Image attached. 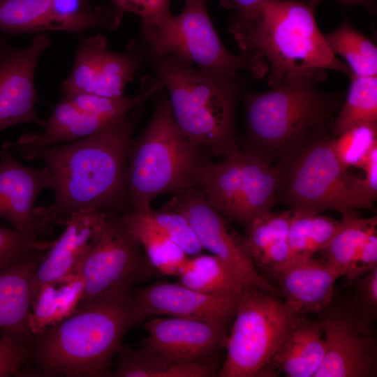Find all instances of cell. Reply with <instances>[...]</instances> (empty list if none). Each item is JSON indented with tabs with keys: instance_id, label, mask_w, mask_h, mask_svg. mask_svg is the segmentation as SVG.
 I'll list each match as a JSON object with an SVG mask.
<instances>
[{
	"instance_id": "7402d4cb",
	"label": "cell",
	"mask_w": 377,
	"mask_h": 377,
	"mask_svg": "<svg viewBox=\"0 0 377 377\" xmlns=\"http://www.w3.org/2000/svg\"><path fill=\"white\" fill-rule=\"evenodd\" d=\"M323 335L318 319L298 318L273 355L270 368L288 377H315L325 355Z\"/></svg>"
},
{
	"instance_id": "d6986e66",
	"label": "cell",
	"mask_w": 377,
	"mask_h": 377,
	"mask_svg": "<svg viewBox=\"0 0 377 377\" xmlns=\"http://www.w3.org/2000/svg\"><path fill=\"white\" fill-rule=\"evenodd\" d=\"M273 276L288 308L306 316L319 313L330 303L334 283L344 272L325 259L311 256L294 259Z\"/></svg>"
},
{
	"instance_id": "4fadbf2b",
	"label": "cell",
	"mask_w": 377,
	"mask_h": 377,
	"mask_svg": "<svg viewBox=\"0 0 377 377\" xmlns=\"http://www.w3.org/2000/svg\"><path fill=\"white\" fill-rule=\"evenodd\" d=\"M325 355L315 377L377 376V343L372 327L355 313L349 302L330 303L319 313Z\"/></svg>"
},
{
	"instance_id": "4316f807",
	"label": "cell",
	"mask_w": 377,
	"mask_h": 377,
	"mask_svg": "<svg viewBox=\"0 0 377 377\" xmlns=\"http://www.w3.org/2000/svg\"><path fill=\"white\" fill-rule=\"evenodd\" d=\"M341 221L312 212L292 213L288 242L293 259L311 257L325 249L339 229Z\"/></svg>"
},
{
	"instance_id": "9c48e42d",
	"label": "cell",
	"mask_w": 377,
	"mask_h": 377,
	"mask_svg": "<svg viewBox=\"0 0 377 377\" xmlns=\"http://www.w3.org/2000/svg\"><path fill=\"white\" fill-rule=\"evenodd\" d=\"M233 316L220 377L263 376L287 332L302 317L279 296L247 286L237 295Z\"/></svg>"
},
{
	"instance_id": "e0dca14e",
	"label": "cell",
	"mask_w": 377,
	"mask_h": 377,
	"mask_svg": "<svg viewBox=\"0 0 377 377\" xmlns=\"http://www.w3.org/2000/svg\"><path fill=\"white\" fill-rule=\"evenodd\" d=\"M133 294L146 318L170 315L223 324L233 317L237 295L204 294L179 283L169 282H156Z\"/></svg>"
},
{
	"instance_id": "8d00e7d4",
	"label": "cell",
	"mask_w": 377,
	"mask_h": 377,
	"mask_svg": "<svg viewBox=\"0 0 377 377\" xmlns=\"http://www.w3.org/2000/svg\"><path fill=\"white\" fill-rule=\"evenodd\" d=\"M52 242L0 226V272L37 251L47 250Z\"/></svg>"
},
{
	"instance_id": "2e32d148",
	"label": "cell",
	"mask_w": 377,
	"mask_h": 377,
	"mask_svg": "<svg viewBox=\"0 0 377 377\" xmlns=\"http://www.w3.org/2000/svg\"><path fill=\"white\" fill-rule=\"evenodd\" d=\"M108 214V212L99 209L73 214L64 232L45 251L34 273L31 282V301L45 286L77 274Z\"/></svg>"
},
{
	"instance_id": "74e56055",
	"label": "cell",
	"mask_w": 377,
	"mask_h": 377,
	"mask_svg": "<svg viewBox=\"0 0 377 377\" xmlns=\"http://www.w3.org/2000/svg\"><path fill=\"white\" fill-rule=\"evenodd\" d=\"M349 303L357 316L372 327L377 318V267L354 280Z\"/></svg>"
},
{
	"instance_id": "ba28073f",
	"label": "cell",
	"mask_w": 377,
	"mask_h": 377,
	"mask_svg": "<svg viewBox=\"0 0 377 377\" xmlns=\"http://www.w3.org/2000/svg\"><path fill=\"white\" fill-rule=\"evenodd\" d=\"M183 10L157 22L142 21L140 43L161 55H175L197 67L238 78L249 71L255 78L268 71L267 61L258 54L229 52L214 29L206 0H185Z\"/></svg>"
},
{
	"instance_id": "277c9868",
	"label": "cell",
	"mask_w": 377,
	"mask_h": 377,
	"mask_svg": "<svg viewBox=\"0 0 377 377\" xmlns=\"http://www.w3.org/2000/svg\"><path fill=\"white\" fill-rule=\"evenodd\" d=\"M135 42L166 89L182 132L212 155L226 158L239 154L235 127V108L242 91L239 79L195 67L177 56L156 54Z\"/></svg>"
},
{
	"instance_id": "484cf974",
	"label": "cell",
	"mask_w": 377,
	"mask_h": 377,
	"mask_svg": "<svg viewBox=\"0 0 377 377\" xmlns=\"http://www.w3.org/2000/svg\"><path fill=\"white\" fill-rule=\"evenodd\" d=\"M83 291V281L77 274L43 288L31 301L29 327L34 334L74 311Z\"/></svg>"
},
{
	"instance_id": "8fae6325",
	"label": "cell",
	"mask_w": 377,
	"mask_h": 377,
	"mask_svg": "<svg viewBox=\"0 0 377 377\" xmlns=\"http://www.w3.org/2000/svg\"><path fill=\"white\" fill-rule=\"evenodd\" d=\"M119 214L108 212L80 266L77 274L83 281V291L77 307L102 295L130 289L134 283L149 280L156 272Z\"/></svg>"
},
{
	"instance_id": "ee69618b",
	"label": "cell",
	"mask_w": 377,
	"mask_h": 377,
	"mask_svg": "<svg viewBox=\"0 0 377 377\" xmlns=\"http://www.w3.org/2000/svg\"><path fill=\"white\" fill-rule=\"evenodd\" d=\"M326 0H306L307 4L313 10L321 2ZM345 5L354 6L361 5L365 7L369 11L374 13L376 11V1L375 0H336Z\"/></svg>"
},
{
	"instance_id": "b9f144b4",
	"label": "cell",
	"mask_w": 377,
	"mask_h": 377,
	"mask_svg": "<svg viewBox=\"0 0 377 377\" xmlns=\"http://www.w3.org/2000/svg\"><path fill=\"white\" fill-rule=\"evenodd\" d=\"M362 168L365 171L362 178L364 190L374 202L377 198V145L369 151Z\"/></svg>"
},
{
	"instance_id": "3957f363",
	"label": "cell",
	"mask_w": 377,
	"mask_h": 377,
	"mask_svg": "<svg viewBox=\"0 0 377 377\" xmlns=\"http://www.w3.org/2000/svg\"><path fill=\"white\" fill-rule=\"evenodd\" d=\"M325 71L295 72L269 91H242L246 131L239 144L240 151L272 164L311 137L331 131L344 98L341 93L320 88L319 84L326 77Z\"/></svg>"
},
{
	"instance_id": "ac0fdd59",
	"label": "cell",
	"mask_w": 377,
	"mask_h": 377,
	"mask_svg": "<svg viewBox=\"0 0 377 377\" xmlns=\"http://www.w3.org/2000/svg\"><path fill=\"white\" fill-rule=\"evenodd\" d=\"M149 337L142 343L177 362H191L214 355L225 346L226 324L172 317L145 323Z\"/></svg>"
},
{
	"instance_id": "60d3db41",
	"label": "cell",
	"mask_w": 377,
	"mask_h": 377,
	"mask_svg": "<svg viewBox=\"0 0 377 377\" xmlns=\"http://www.w3.org/2000/svg\"><path fill=\"white\" fill-rule=\"evenodd\" d=\"M376 267H377V233L374 232L365 241L345 276L350 283H352Z\"/></svg>"
},
{
	"instance_id": "f35d334b",
	"label": "cell",
	"mask_w": 377,
	"mask_h": 377,
	"mask_svg": "<svg viewBox=\"0 0 377 377\" xmlns=\"http://www.w3.org/2000/svg\"><path fill=\"white\" fill-rule=\"evenodd\" d=\"M30 357V348L2 332L0 336V377L20 374Z\"/></svg>"
},
{
	"instance_id": "1f68e13d",
	"label": "cell",
	"mask_w": 377,
	"mask_h": 377,
	"mask_svg": "<svg viewBox=\"0 0 377 377\" xmlns=\"http://www.w3.org/2000/svg\"><path fill=\"white\" fill-rule=\"evenodd\" d=\"M51 6L52 0H0V32L42 33Z\"/></svg>"
},
{
	"instance_id": "83f0119b",
	"label": "cell",
	"mask_w": 377,
	"mask_h": 377,
	"mask_svg": "<svg viewBox=\"0 0 377 377\" xmlns=\"http://www.w3.org/2000/svg\"><path fill=\"white\" fill-rule=\"evenodd\" d=\"M377 218H362L355 211L343 214L339 229L322 250L326 260L340 268L344 276L368 237L376 232Z\"/></svg>"
},
{
	"instance_id": "f546056e",
	"label": "cell",
	"mask_w": 377,
	"mask_h": 377,
	"mask_svg": "<svg viewBox=\"0 0 377 377\" xmlns=\"http://www.w3.org/2000/svg\"><path fill=\"white\" fill-rule=\"evenodd\" d=\"M324 36L333 54L345 59L351 75L377 76L376 45L348 21L345 20L335 31Z\"/></svg>"
},
{
	"instance_id": "f1b7e54d",
	"label": "cell",
	"mask_w": 377,
	"mask_h": 377,
	"mask_svg": "<svg viewBox=\"0 0 377 377\" xmlns=\"http://www.w3.org/2000/svg\"><path fill=\"white\" fill-rule=\"evenodd\" d=\"M349 77L348 94L332 126L333 138L357 124L377 122V76Z\"/></svg>"
},
{
	"instance_id": "9a60e30c",
	"label": "cell",
	"mask_w": 377,
	"mask_h": 377,
	"mask_svg": "<svg viewBox=\"0 0 377 377\" xmlns=\"http://www.w3.org/2000/svg\"><path fill=\"white\" fill-rule=\"evenodd\" d=\"M52 186L46 166L37 169L24 166L3 144L0 149V217L25 235L53 234V228L45 223L48 207L34 206L40 192Z\"/></svg>"
},
{
	"instance_id": "e575fe53",
	"label": "cell",
	"mask_w": 377,
	"mask_h": 377,
	"mask_svg": "<svg viewBox=\"0 0 377 377\" xmlns=\"http://www.w3.org/2000/svg\"><path fill=\"white\" fill-rule=\"evenodd\" d=\"M98 16L87 0H52L51 11L41 31L81 32L94 29Z\"/></svg>"
},
{
	"instance_id": "d4e9b609",
	"label": "cell",
	"mask_w": 377,
	"mask_h": 377,
	"mask_svg": "<svg viewBox=\"0 0 377 377\" xmlns=\"http://www.w3.org/2000/svg\"><path fill=\"white\" fill-rule=\"evenodd\" d=\"M177 276L180 284L208 295H235L244 287L230 267L212 254L188 256Z\"/></svg>"
},
{
	"instance_id": "8992f818",
	"label": "cell",
	"mask_w": 377,
	"mask_h": 377,
	"mask_svg": "<svg viewBox=\"0 0 377 377\" xmlns=\"http://www.w3.org/2000/svg\"><path fill=\"white\" fill-rule=\"evenodd\" d=\"M229 31L243 52L267 60L271 87L287 75L305 70H332L351 75L346 64L330 49L313 9L306 2L267 0L249 16L232 17Z\"/></svg>"
},
{
	"instance_id": "4dcf8cb0",
	"label": "cell",
	"mask_w": 377,
	"mask_h": 377,
	"mask_svg": "<svg viewBox=\"0 0 377 377\" xmlns=\"http://www.w3.org/2000/svg\"><path fill=\"white\" fill-rule=\"evenodd\" d=\"M109 50L107 39L101 34L82 38L76 51L72 71L61 86L64 95L93 94Z\"/></svg>"
},
{
	"instance_id": "5bb4252c",
	"label": "cell",
	"mask_w": 377,
	"mask_h": 377,
	"mask_svg": "<svg viewBox=\"0 0 377 377\" xmlns=\"http://www.w3.org/2000/svg\"><path fill=\"white\" fill-rule=\"evenodd\" d=\"M44 33L37 34L24 48L10 47L6 36H0V133L20 123L45 126L35 110L37 96L34 76L39 59L50 45Z\"/></svg>"
},
{
	"instance_id": "ab89813d",
	"label": "cell",
	"mask_w": 377,
	"mask_h": 377,
	"mask_svg": "<svg viewBox=\"0 0 377 377\" xmlns=\"http://www.w3.org/2000/svg\"><path fill=\"white\" fill-rule=\"evenodd\" d=\"M115 7L139 15L142 21L157 22L172 15L170 0H111Z\"/></svg>"
},
{
	"instance_id": "d590c367",
	"label": "cell",
	"mask_w": 377,
	"mask_h": 377,
	"mask_svg": "<svg viewBox=\"0 0 377 377\" xmlns=\"http://www.w3.org/2000/svg\"><path fill=\"white\" fill-rule=\"evenodd\" d=\"M145 212L149 219L188 256L201 253L203 249L196 233L184 215L161 209L159 210L150 209Z\"/></svg>"
},
{
	"instance_id": "cb8c5ba5",
	"label": "cell",
	"mask_w": 377,
	"mask_h": 377,
	"mask_svg": "<svg viewBox=\"0 0 377 377\" xmlns=\"http://www.w3.org/2000/svg\"><path fill=\"white\" fill-rule=\"evenodd\" d=\"M124 226L135 237L156 272L177 276L188 256L142 211L119 214Z\"/></svg>"
},
{
	"instance_id": "6da1fadb",
	"label": "cell",
	"mask_w": 377,
	"mask_h": 377,
	"mask_svg": "<svg viewBox=\"0 0 377 377\" xmlns=\"http://www.w3.org/2000/svg\"><path fill=\"white\" fill-rule=\"evenodd\" d=\"M147 101L136 105L122 121L101 131L41 151L52 178L54 201L45 223L66 225L73 214L99 209L124 213L126 197L127 153Z\"/></svg>"
},
{
	"instance_id": "44dd1931",
	"label": "cell",
	"mask_w": 377,
	"mask_h": 377,
	"mask_svg": "<svg viewBox=\"0 0 377 377\" xmlns=\"http://www.w3.org/2000/svg\"><path fill=\"white\" fill-rule=\"evenodd\" d=\"M46 251H37L0 272V329L30 348L34 343L29 327L31 282Z\"/></svg>"
},
{
	"instance_id": "ffe728a7",
	"label": "cell",
	"mask_w": 377,
	"mask_h": 377,
	"mask_svg": "<svg viewBox=\"0 0 377 377\" xmlns=\"http://www.w3.org/2000/svg\"><path fill=\"white\" fill-rule=\"evenodd\" d=\"M117 123L81 111L64 96L46 120L43 132L28 133L15 142L5 145L11 153H19L22 158L31 161L50 146L79 140Z\"/></svg>"
},
{
	"instance_id": "7a4b0ae2",
	"label": "cell",
	"mask_w": 377,
	"mask_h": 377,
	"mask_svg": "<svg viewBox=\"0 0 377 377\" xmlns=\"http://www.w3.org/2000/svg\"><path fill=\"white\" fill-rule=\"evenodd\" d=\"M146 318L131 288L102 295L34 334L30 360L43 376H112L124 337Z\"/></svg>"
},
{
	"instance_id": "7c38bea8",
	"label": "cell",
	"mask_w": 377,
	"mask_h": 377,
	"mask_svg": "<svg viewBox=\"0 0 377 377\" xmlns=\"http://www.w3.org/2000/svg\"><path fill=\"white\" fill-rule=\"evenodd\" d=\"M161 209L184 215L195 230L202 249L230 267L244 286L283 296L257 269L244 237L209 202L201 185L174 195Z\"/></svg>"
},
{
	"instance_id": "5b68a950",
	"label": "cell",
	"mask_w": 377,
	"mask_h": 377,
	"mask_svg": "<svg viewBox=\"0 0 377 377\" xmlns=\"http://www.w3.org/2000/svg\"><path fill=\"white\" fill-rule=\"evenodd\" d=\"M154 96L152 117L128 149L126 197L131 210L147 211L158 195H179L200 185L214 163L212 153L180 129L163 89Z\"/></svg>"
},
{
	"instance_id": "52a82bcc",
	"label": "cell",
	"mask_w": 377,
	"mask_h": 377,
	"mask_svg": "<svg viewBox=\"0 0 377 377\" xmlns=\"http://www.w3.org/2000/svg\"><path fill=\"white\" fill-rule=\"evenodd\" d=\"M275 165L279 174L276 200L292 213L334 209L343 214L374 205L362 178L339 161L331 131L311 137Z\"/></svg>"
},
{
	"instance_id": "603a6c76",
	"label": "cell",
	"mask_w": 377,
	"mask_h": 377,
	"mask_svg": "<svg viewBox=\"0 0 377 377\" xmlns=\"http://www.w3.org/2000/svg\"><path fill=\"white\" fill-rule=\"evenodd\" d=\"M115 377H207L216 374L213 355L191 362L173 361L142 343L138 348L121 346L117 353Z\"/></svg>"
},
{
	"instance_id": "d6a6232c",
	"label": "cell",
	"mask_w": 377,
	"mask_h": 377,
	"mask_svg": "<svg viewBox=\"0 0 377 377\" xmlns=\"http://www.w3.org/2000/svg\"><path fill=\"white\" fill-rule=\"evenodd\" d=\"M291 216L290 210L270 211L256 217L248 226L244 239L254 264L269 246L287 239Z\"/></svg>"
},
{
	"instance_id": "836d02e7",
	"label": "cell",
	"mask_w": 377,
	"mask_h": 377,
	"mask_svg": "<svg viewBox=\"0 0 377 377\" xmlns=\"http://www.w3.org/2000/svg\"><path fill=\"white\" fill-rule=\"evenodd\" d=\"M377 145V122L354 126L333 138V148L341 164L346 168L363 166L371 150Z\"/></svg>"
},
{
	"instance_id": "7bdbcfd3",
	"label": "cell",
	"mask_w": 377,
	"mask_h": 377,
	"mask_svg": "<svg viewBox=\"0 0 377 377\" xmlns=\"http://www.w3.org/2000/svg\"><path fill=\"white\" fill-rule=\"evenodd\" d=\"M266 1L267 0H219L223 6L235 10L232 17L237 18L249 16Z\"/></svg>"
},
{
	"instance_id": "30bf717a",
	"label": "cell",
	"mask_w": 377,
	"mask_h": 377,
	"mask_svg": "<svg viewBox=\"0 0 377 377\" xmlns=\"http://www.w3.org/2000/svg\"><path fill=\"white\" fill-rule=\"evenodd\" d=\"M279 180L276 165L241 151L213 163L200 185L218 212L246 229L277 202Z\"/></svg>"
}]
</instances>
